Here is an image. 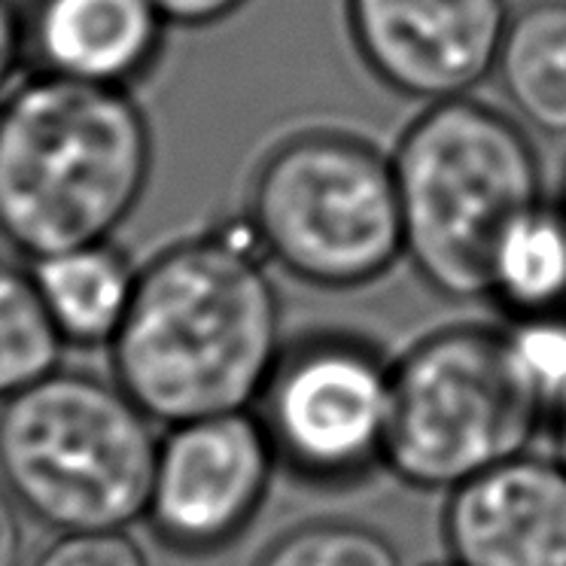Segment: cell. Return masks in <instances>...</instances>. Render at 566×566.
<instances>
[{
	"mask_svg": "<svg viewBox=\"0 0 566 566\" xmlns=\"http://www.w3.org/2000/svg\"><path fill=\"white\" fill-rule=\"evenodd\" d=\"M253 566H402V557L369 524L308 521L277 536Z\"/></svg>",
	"mask_w": 566,
	"mask_h": 566,
	"instance_id": "2e32d148",
	"label": "cell"
},
{
	"mask_svg": "<svg viewBox=\"0 0 566 566\" xmlns=\"http://www.w3.org/2000/svg\"><path fill=\"white\" fill-rule=\"evenodd\" d=\"M269 259L234 220L165 244L140 265L113 381L153 423L253 411L283 354Z\"/></svg>",
	"mask_w": 566,
	"mask_h": 566,
	"instance_id": "6da1fadb",
	"label": "cell"
},
{
	"mask_svg": "<svg viewBox=\"0 0 566 566\" xmlns=\"http://www.w3.org/2000/svg\"><path fill=\"white\" fill-rule=\"evenodd\" d=\"M509 0H345L350 46L378 83L423 107L493 80Z\"/></svg>",
	"mask_w": 566,
	"mask_h": 566,
	"instance_id": "9c48e42d",
	"label": "cell"
},
{
	"mask_svg": "<svg viewBox=\"0 0 566 566\" xmlns=\"http://www.w3.org/2000/svg\"><path fill=\"white\" fill-rule=\"evenodd\" d=\"M153 165L135 92L22 76L0 98V241L25 262L111 241L140 208Z\"/></svg>",
	"mask_w": 566,
	"mask_h": 566,
	"instance_id": "7a4b0ae2",
	"label": "cell"
},
{
	"mask_svg": "<svg viewBox=\"0 0 566 566\" xmlns=\"http://www.w3.org/2000/svg\"><path fill=\"white\" fill-rule=\"evenodd\" d=\"M64 347H111L123 329L140 265L116 241L67 247L28 262Z\"/></svg>",
	"mask_w": 566,
	"mask_h": 566,
	"instance_id": "7c38bea8",
	"label": "cell"
},
{
	"mask_svg": "<svg viewBox=\"0 0 566 566\" xmlns=\"http://www.w3.org/2000/svg\"><path fill=\"white\" fill-rule=\"evenodd\" d=\"M171 28H213L241 13L250 0H153Z\"/></svg>",
	"mask_w": 566,
	"mask_h": 566,
	"instance_id": "ffe728a7",
	"label": "cell"
},
{
	"mask_svg": "<svg viewBox=\"0 0 566 566\" xmlns=\"http://www.w3.org/2000/svg\"><path fill=\"white\" fill-rule=\"evenodd\" d=\"M560 201H564V205H566V189H564V196H560Z\"/></svg>",
	"mask_w": 566,
	"mask_h": 566,
	"instance_id": "cb8c5ba5",
	"label": "cell"
},
{
	"mask_svg": "<svg viewBox=\"0 0 566 566\" xmlns=\"http://www.w3.org/2000/svg\"><path fill=\"white\" fill-rule=\"evenodd\" d=\"M548 430L554 432V451H557V460L566 467V415L554 420Z\"/></svg>",
	"mask_w": 566,
	"mask_h": 566,
	"instance_id": "7402d4cb",
	"label": "cell"
},
{
	"mask_svg": "<svg viewBox=\"0 0 566 566\" xmlns=\"http://www.w3.org/2000/svg\"><path fill=\"white\" fill-rule=\"evenodd\" d=\"M430 566H460V564H454V560L448 557V560H442V564H430Z\"/></svg>",
	"mask_w": 566,
	"mask_h": 566,
	"instance_id": "603a6c76",
	"label": "cell"
},
{
	"mask_svg": "<svg viewBox=\"0 0 566 566\" xmlns=\"http://www.w3.org/2000/svg\"><path fill=\"white\" fill-rule=\"evenodd\" d=\"M448 557L460 566H566V467L521 454L448 493Z\"/></svg>",
	"mask_w": 566,
	"mask_h": 566,
	"instance_id": "30bf717a",
	"label": "cell"
},
{
	"mask_svg": "<svg viewBox=\"0 0 566 566\" xmlns=\"http://www.w3.org/2000/svg\"><path fill=\"white\" fill-rule=\"evenodd\" d=\"M31 74L135 92L161 62L168 19L153 0H22Z\"/></svg>",
	"mask_w": 566,
	"mask_h": 566,
	"instance_id": "8fae6325",
	"label": "cell"
},
{
	"mask_svg": "<svg viewBox=\"0 0 566 566\" xmlns=\"http://www.w3.org/2000/svg\"><path fill=\"white\" fill-rule=\"evenodd\" d=\"M488 302L509 321L566 311V205L533 201L496 238L488 262Z\"/></svg>",
	"mask_w": 566,
	"mask_h": 566,
	"instance_id": "5bb4252c",
	"label": "cell"
},
{
	"mask_svg": "<svg viewBox=\"0 0 566 566\" xmlns=\"http://www.w3.org/2000/svg\"><path fill=\"white\" fill-rule=\"evenodd\" d=\"M123 387L55 369L0 402V484L50 533H111L147 517L159 454Z\"/></svg>",
	"mask_w": 566,
	"mask_h": 566,
	"instance_id": "5b68a950",
	"label": "cell"
},
{
	"mask_svg": "<svg viewBox=\"0 0 566 566\" xmlns=\"http://www.w3.org/2000/svg\"><path fill=\"white\" fill-rule=\"evenodd\" d=\"M542 427L503 329L454 323L420 335L394 359L384 469L415 491L448 496L527 454Z\"/></svg>",
	"mask_w": 566,
	"mask_h": 566,
	"instance_id": "8992f818",
	"label": "cell"
},
{
	"mask_svg": "<svg viewBox=\"0 0 566 566\" xmlns=\"http://www.w3.org/2000/svg\"><path fill=\"white\" fill-rule=\"evenodd\" d=\"M493 80L527 132L566 137V0L512 10Z\"/></svg>",
	"mask_w": 566,
	"mask_h": 566,
	"instance_id": "4fadbf2b",
	"label": "cell"
},
{
	"mask_svg": "<svg viewBox=\"0 0 566 566\" xmlns=\"http://www.w3.org/2000/svg\"><path fill=\"white\" fill-rule=\"evenodd\" d=\"M25 67L28 46L22 0H0V98L22 80Z\"/></svg>",
	"mask_w": 566,
	"mask_h": 566,
	"instance_id": "d6986e66",
	"label": "cell"
},
{
	"mask_svg": "<svg viewBox=\"0 0 566 566\" xmlns=\"http://www.w3.org/2000/svg\"><path fill=\"white\" fill-rule=\"evenodd\" d=\"M0 566H25V515L0 484Z\"/></svg>",
	"mask_w": 566,
	"mask_h": 566,
	"instance_id": "44dd1931",
	"label": "cell"
},
{
	"mask_svg": "<svg viewBox=\"0 0 566 566\" xmlns=\"http://www.w3.org/2000/svg\"><path fill=\"white\" fill-rule=\"evenodd\" d=\"M28 566H149V560L128 530H111L59 533Z\"/></svg>",
	"mask_w": 566,
	"mask_h": 566,
	"instance_id": "ac0fdd59",
	"label": "cell"
},
{
	"mask_svg": "<svg viewBox=\"0 0 566 566\" xmlns=\"http://www.w3.org/2000/svg\"><path fill=\"white\" fill-rule=\"evenodd\" d=\"M503 335L517 378L552 427L566 415V311L509 321Z\"/></svg>",
	"mask_w": 566,
	"mask_h": 566,
	"instance_id": "e0dca14e",
	"label": "cell"
},
{
	"mask_svg": "<svg viewBox=\"0 0 566 566\" xmlns=\"http://www.w3.org/2000/svg\"><path fill=\"white\" fill-rule=\"evenodd\" d=\"M277 469L256 411L174 423L159 439L149 530L186 557L226 552L253 527Z\"/></svg>",
	"mask_w": 566,
	"mask_h": 566,
	"instance_id": "ba28073f",
	"label": "cell"
},
{
	"mask_svg": "<svg viewBox=\"0 0 566 566\" xmlns=\"http://www.w3.org/2000/svg\"><path fill=\"white\" fill-rule=\"evenodd\" d=\"M241 222L271 269L314 290H363L406 262L390 153L335 125L296 128L259 156Z\"/></svg>",
	"mask_w": 566,
	"mask_h": 566,
	"instance_id": "277c9868",
	"label": "cell"
},
{
	"mask_svg": "<svg viewBox=\"0 0 566 566\" xmlns=\"http://www.w3.org/2000/svg\"><path fill=\"white\" fill-rule=\"evenodd\" d=\"M62 354L31 265L0 253V402L62 369Z\"/></svg>",
	"mask_w": 566,
	"mask_h": 566,
	"instance_id": "9a60e30c",
	"label": "cell"
},
{
	"mask_svg": "<svg viewBox=\"0 0 566 566\" xmlns=\"http://www.w3.org/2000/svg\"><path fill=\"white\" fill-rule=\"evenodd\" d=\"M390 161L408 265L451 302L488 298L496 238L545 196L527 128L475 95L442 101L420 107Z\"/></svg>",
	"mask_w": 566,
	"mask_h": 566,
	"instance_id": "3957f363",
	"label": "cell"
},
{
	"mask_svg": "<svg viewBox=\"0 0 566 566\" xmlns=\"http://www.w3.org/2000/svg\"><path fill=\"white\" fill-rule=\"evenodd\" d=\"M394 359L350 333L286 342L256 402L277 467L314 488H350L387 463Z\"/></svg>",
	"mask_w": 566,
	"mask_h": 566,
	"instance_id": "52a82bcc",
	"label": "cell"
}]
</instances>
